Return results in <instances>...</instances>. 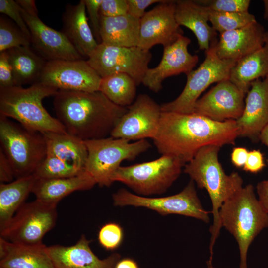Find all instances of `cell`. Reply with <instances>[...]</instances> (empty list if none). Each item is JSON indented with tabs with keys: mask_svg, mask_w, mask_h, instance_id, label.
I'll return each mask as SVG.
<instances>
[{
	"mask_svg": "<svg viewBox=\"0 0 268 268\" xmlns=\"http://www.w3.org/2000/svg\"><path fill=\"white\" fill-rule=\"evenodd\" d=\"M238 136L235 120L218 122L193 113L161 112L152 139L160 153L175 157L185 165L202 147L234 144Z\"/></svg>",
	"mask_w": 268,
	"mask_h": 268,
	"instance_id": "obj_1",
	"label": "cell"
},
{
	"mask_svg": "<svg viewBox=\"0 0 268 268\" xmlns=\"http://www.w3.org/2000/svg\"><path fill=\"white\" fill-rule=\"evenodd\" d=\"M57 119L67 133L82 140L107 137L128 108L98 91L58 90L53 96Z\"/></svg>",
	"mask_w": 268,
	"mask_h": 268,
	"instance_id": "obj_2",
	"label": "cell"
},
{
	"mask_svg": "<svg viewBox=\"0 0 268 268\" xmlns=\"http://www.w3.org/2000/svg\"><path fill=\"white\" fill-rule=\"evenodd\" d=\"M220 148L215 145L202 147L185 164L184 170L199 188L207 191L211 200L213 221L209 229L210 260H212L213 249L221 228L219 210L226 200L242 187L243 184L238 173L234 172L230 175L225 173L218 159Z\"/></svg>",
	"mask_w": 268,
	"mask_h": 268,
	"instance_id": "obj_3",
	"label": "cell"
},
{
	"mask_svg": "<svg viewBox=\"0 0 268 268\" xmlns=\"http://www.w3.org/2000/svg\"><path fill=\"white\" fill-rule=\"evenodd\" d=\"M220 225L236 239L240 252L239 268H247L249 248L255 238L268 227V213L260 204L252 184L242 187L223 203Z\"/></svg>",
	"mask_w": 268,
	"mask_h": 268,
	"instance_id": "obj_4",
	"label": "cell"
},
{
	"mask_svg": "<svg viewBox=\"0 0 268 268\" xmlns=\"http://www.w3.org/2000/svg\"><path fill=\"white\" fill-rule=\"evenodd\" d=\"M58 90L38 82L28 88L0 87V115L11 118L26 129L41 133H67L63 125L43 107V100Z\"/></svg>",
	"mask_w": 268,
	"mask_h": 268,
	"instance_id": "obj_5",
	"label": "cell"
},
{
	"mask_svg": "<svg viewBox=\"0 0 268 268\" xmlns=\"http://www.w3.org/2000/svg\"><path fill=\"white\" fill-rule=\"evenodd\" d=\"M0 143L16 179L33 175L47 154L42 133L28 130L1 115Z\"/></svg>",
	"mask_w": 268,
	"mask_h": 268,
	"instance_id": "obj_6",
	"label": "cell"
},
{
	"mask_svg": "<svg viewBox=\"0 0 268 268\" xmlns=\"http://www.w3.org/2000/svg\"><path fill=\"white\" fill-rule=\"evenodd\" d=\"M88 156L85 170L100 186H110L124 160H132L151 146L145 139L129 140L110 137L84 141Z\"/></svg>",
	"mask_w": 268,
	"mask_h": 268,
	"instance_id": "obj_7",
	"label": "cell"
},
{
	"mask_svg": "<svg viewBox=\"0 0 268 268\" xmlns=\"http://www.w3.org/2000/svg\"><path fill=\"white\" fill-rule=\"evenodd\" d=\"M185 165L175 157L162 155L151 161L120 166L112 181L124 183L140 196L160 194L178 178Z\"/></svg>",
	"mask_w": 268,
	"mask_h": 268,
	"instance_id": "obj_8",
	"label": "cell"
},
{
	"mask_svg": "<svg viewBox=\"0 0 268 268\" xmlns=\"http://www.w3.org/2000/svg\"><path fill=\"white\" fill-rule=\"evenodd\" d=\"M115 206L145 207L162 215L178 214L191 217L208 223L209 212L206 211L197 195L195 182L190 180L179 193L167 197L150 198L133 194L122 188L113 194Z\"/></svg>",
	"mask_w": 268,
	"mask_h": 268,
	"instance_id": "obj_9",
	"label": "cell"
},
{
	"mask_svg": "<svg viewBox=\"0 0 268 268\" xmlns=\"http://www.w3.org/2000/svg\"><path fill=\"white\" fill-rule=\"evenodd\" d=\"M215 46L205 51V59L200 66L186 75V83L179 96L160 106L161 112L192 114L200 96L210 85L229 79L236 62L220 59Z\"/></svg>",
	"mask_w": 268,
	"mask_h": 268,
	"instance_id": "obj_10",
	"label": "cell"
},
{
	"mask_svg": "<svg viewBox=\"0 0 268 268\" xmlns=\"http://www.w3.org/2000/svg\"><path fill=\"white\" fill-rule=\"evenodd\" d=\"M56 207L37 199L23 203L8 224L0 230V237L17 244L43 243L44 235L56 224Z\"/></svg>",
	"mask_w": 268,
	"mask_h": 268,
	"instance_id": "obj_11",
	"label": "cell"
},
{
	"mask_svg": "<svg viewBox=\"0 0 268 268\" xmlns=\"http://www.w3.org/2000/svg\"><path fill=\"white\" fill-rule=\"evenodd\" d=\"M151 58L149 50L138 46L118 47L101 43L87 61L101 78L125 73L132 77L138 86L142 83Z\"/></svg>",
	"mask_w": 268,
	"mask_h": 268,
	"instance_id": "obj_12",
	"label": "cell"
},
{
	"mask_svg": "<svg viewBox=\"0 0 268 268\" xmlns=\"http://www.w3.org/2000/svg\"><path fill=\"white\" fill-rule=\"evenodd\" d=\"M102 78L83 59L47 61L39 82L57 90L95 92Z\"/></svg>",
	"mask_w": 268,
	"mask_h": 268,
	"instance_id": "obj_13",
	"label": "cell"
},
{
	"mask_svg": "<svg viewBox=\"0 0 268 268\" xmlns=\"http://www.w3.org/2000/svg\"><path fill=\"white\" fill-rule=\"evenodd\" d=\"M113 129L110 136L128 140L153 139L157 132L161 107L150 96L139 94L127 107Z\"/></svg>",
	"mask_w": 268,
	"mask_h": 268,
	"instance_id": "obj_14",
	"label": "cell"
},
{
	"mask_svg": "<svg viewBox=\"0 0 268 268\" xmlns=\"http://www.w3.org/2000/svg\"><path fill=\"white\" fill-rule=\"evenodd\" d=\"M176 1L164 0L145 12L140 19L138 47L147 50L157 44L165 47L183 35L175 18Z\"/></svg>",
	"mask_w": 268,
	"mask_h": 268,
	"instance_id": "obj_15",
	"label": "cell"
},
{
	"mask_svg": "<svg viewBox=\"0 0 268 268\" xmlns=\"http://www.w3.org/2000/svg\"><path fill=\"white\" fill-rule=\"evenodd\" d=\"M245 95L229 79L217 83L196 101L192 113L218 122L242 116Z\"/></svg>",
	"mask_w": 268,
	"mask_h": 268,
	"instance_id": "obj_16",
	"label": "cell"
},
{
	"mask_svg": "<svg viewBox=\"0 0 268 268\" xmlns=\"http://www.w3.org/2000/svg\"><path fill=\"white\" fill-rule=\"evenodd\" d=\"M190 43V38L181 35L173 43L164 47L160 62L156 67L148 69L142 83L156 93L162 89L165 79L182 73L187 75L192 71L199 57L189 52Z\"/></svg>",
	"mask_w": 268,
	"mask_h": 268,
	"instance_id": "obj_17",
	"label": "cell"
},
{
	"mask_svg": "<svg viewBox=\"0 0 268 268\" xmlns=\"http://www.w3.org/2000/svg\"><path fill=\"white\" fill-rule=\"evenodd\" d=\"M21 11L30 33L31 46L45 60L83 59L61 31L49 27L38 16L30 15L21 7Z\"/></svg>",
	"mask_w": 268,
	"mask_h": 268,
	"instance_id": "obj_18",
	"label": "cell"
},
{
	"mask_svg": "<svg viewBox=\"0 0 268 268\" xmlns=\"http://www.w3.org/2000/svg\"><path fill=\"white\" fill-rule=\"evenodd\" d=\"M236 122L238 136L259 140L260 133L268 125V76L251 83L243 114Z\"/></svg>",
	"mask_w": 268,
	"mask_h": 268,
	"instance_id": "obj_19",
	"label": "cell"
},
{
	"mask_svg": "<svg viewBox=\"0 0 268 268\" xmlns=\"http://www.w3.org/2000/svg\"><path fill=\"white\" fill-rule=\"evenodd\" d=\"M90 243L82 235L73 245L50 246L47 247V251L56 268H115L121 255L115 253L100 259L92 251Z\"/></svg>",
	"mask_w": 268,
	"mask_h": 268,
	"instance_id": "obj_20",
	"label": "cell"
},
{
	"mask_svg": "<svg viewBox=\"0 0 268 268\" xmlns=\"http://www.w3.org/2000/svg\"><path fill=\"white\" fill-rule=\"evenodd\" d=\"M265 31L257 21L236 30L219 33L215 48L221 60L237 62L262 48Z\"/></svg>",
	"mask_w": 268,
	"mask_h": 268,
	"instance_id": "obj_21",
	"label": "cell"
},
{
	"mask_svg": "<svg viewBox=\"0 0 268 268\" xmlns=\"http://www.w3.org/2000/svg\"><path fill=\"white\" fill-rule=\"evenodd\" d=\"M84 0L76 5L67 4L63 13L61 31L77 52L83 58H89L99 43L90 27Z\"/></svg>",
	"mask_w": 268,
	"mask_h": 268,
	"instance_id": "obj_22",
	"label": "cell"
},
{
	"mask_svg": "<svg viewBox=\"0 0 268 268\" xmlns=\"http://www.w3.org/2000/svg\"><path fill=\"white\" fill-rule=\"evenodd\" d=\"M210 10L196 0L176 1L175 18L179 25L185 26L195 35L201 50H208L216 45L217 32L208 24Z\"/></svg>",
	"mask_w": 268,
	"mask_h": 268,
	"instance_id": "obj_23",
	"label": "cell"
},
{
	"mask_svg": "<svg viewBox=\"0 0 268 268\" xmlns=\"http://www.w3.org/2000/svg\"><path fill=\"white\" fill-rule=\"evenodd\" d=\"M43 243H14L0 237V268H56Z\"/></svg>",
	"mask_w": 268,
	"mask_h": 268,
	"instance_id": "obj_24",
	"label": "cell"
},
{
	"mask_svg": "<svg viewBox=\"0 0 268 268\" xmlns=\"http://www.w3.org/2000/svg\"><path fill=\"white\" fill-rule=\"evenodd\" d=\"M96 183L85 171L77 175L59 179H36L32 193L36 199L44 203L57 205L64 197L77 191L92 188Z\"/></svg>",
	"mask_w": 268,
	"mask_h": 268,
	"instance_id": "obj_25",
	"label": "cell"
},
{
	"mask_svg": "<svg viewBox=\"0 0 268 268\" xmlns=\"http://www.w3.org/2000/svg\"><path fill=\"white\" fill-rule=\"evenodd\" d=\"M140 19L130 14L114 17L101 16V43L118 47L137 46Z\"/></svg>",
	"mask_w": 268,
	"mask_h": 268,
	"instance_id": "obj_26",
	"label": "cell"
},
{
	"mask_svg": "<svg viewBox=\"0 0 268 268\" xmlns=\"http://www.w3.org/2000/svg\"><path fill=\"white\" fill-rule=\"evenodd\" d=\"M6 51L16 86L39 82L46 60L31 46H20Z\"/></svg>",
	"mask_w": 268,
	"mask_h": 268,
	"instance_id": "obj_27",
	"label": "cell"
},
{
	"mask_svg": "<svg viewBox=\"0 0 268 268\" xmlns=\"http://www.w3.org/2000/svg\"><path fill=\"white\" fill-rule=\"evenodd\" d=\"M268 76V48L264 46L236 63L231 69L229 80L246 96L251 84Z\"/></svg>",
	"mask_w": 268,
	"mask_h": 268,
	"instance_id": "obj_28",
	"label": "cell"
},
{
	"mask_svg": "<svg viewBox=\"0 0 268 268\" xmlns=\"http://www.w3.org/2000/svg\"><path fill=\"white\" fill-rule=\"evenodd\" d=\"M43 134L47 154L85 170L88 151L84 140L67 133L47 132Z\"/></svg>",
	"mask_w": 268,
	"mask_h": 268,
	"instance_id": "obj_29",
	"label": "cell"
},
{
	"mask_svg": "<svg viewBox=\"0 0 268 268\" xmlns=\"http://www.w3.org/2000/svg\"><path fill=\"white\" fill-rule=\"evenodd\" d=\"M36 178L33 175L0 184V230L11 220L32 192Z\"/></svg>",
	"mask_w": 268,
	"mask_h": 268,
	"instance_id": "obj_30",
	"label": "cell"
},
{
	"mask_svg": "<svg viewBox=\"0 0 268 268\" xmlns=\"http://www.w3.org/2000/svg\"><path fill=\"white\" fill-rule=\"evenodd\" d=\"M137 86L129 75L118 73L102 78L99 91L113 103L126 107L134 102Z\"/></svg>",
	"mask_w": 268,
	"mask_h": 268,
	"instance_id": "obj_31",
	"label": "cell"
},
{
	"mask_svg": "<svg viewBox=\"0 0 268 268\" xmlns=\"http://www.w3.org/2000/svg\"><path fill=\"white\" fill-rule=\"evenodd\" d=\"M85 171L55 156L47 154L33 175L36 179H59L73 177Z\"/></svg>",
	"mask_w": 268,
	"mask_h": 268,
	"instance_id": "obj_32",
	"label": "cell"
},
{
	"mask_svg": "<svg viewBox=\"0 0 268 268\" xmlns=\"http://www.w3.org/2000/svg\"><path fill=\"white\" fill-rule=\"evenodd\" d=\"M209 21L213 29L219 33L239 29L257 22L255 16L248 11L224 12L211 10Z\"/></svg>",
	"mask_w": 268,
	"mask_h": 268,
	"instance_id": "obj_33",
	"label": "cell"
},
{
	"mask_svg": "<svg viewBox=\"0 0 268 268\" xmlns=\"http://www.w3.org/2000/svg\"><path fill=\"white\" fill-rule=\"evenodd\" d=\"M31 46L30 41L7 16H0V53L20 46Z\"/></svg>",
	"mask_w": 268,
	"mask_h": 268,
	"instance_id": "obj_34",
	"label": "cell"
},
{
	"mask_svg": "<svg viewBox=\"0 0 268 268\" xmlns=\"http://www.w3.org/2000/svg\"><path fill=\"white\" fill-rule=\"evenodd\" d=\"M121 226L115 222L103 225L99 232L98 240L100 245L107 250H114L121 244L123 239Z\"/></svg>",
	"mask_w": 268,
	"mask_h": 268,
	"instance_id": "obj_35",
	"label": "cell"
},
{
	"mask_svg": "<svg viewBox=\"0 0 268 268\" xmlns=\"http://www.w3.org/2000/svg\"><path fill=\"white\" fill-rule=\"evenodd\" d=\"M211 11L224 12H248L250 0H196Z\"/></svg>",
	"mask_w": 268,
	"mask_h": 268,
	"instance_id": "obj_36",
	"label": "cell"
},
{
	"mask_svg": "<svg viewBox=\"0 0 268 268\" xmlns=\"http://www.w3.org/2000/svg\"><path fill=\"white\" fill-rule=\"evenodd\" d=\"M0 12L9 17L30 41V33L22 15L21 7L15 0H0Z\"/></svg>",
	"mask_w": 268,
	"mask_h": 268,
	"instance_id": "obj_37",
	"label": "cell"
},
{
	"mask_svg": "<svg viewBox=\"0 0 268 268\" xmlns=\"http://www.w3.org/2000/svg\"><path fill=\"white\" fill-rule=\"evenodd\" d=\"M86 10L89 16L91 29L98 43H101L100 37V8L102 0H84Z\"/></svg>",
	"mask_w": 268,
	"mask_h": 268,
	"instance_id": "obj_38",
	"label": "cell"
},
{
	"mask_svg": "<svg viewBox=\"0 0 268 268\" xmlns=\"http://www.w3.org/2000/svg\"><path fill=\"white\" fill-rule=\"evenodd\" d=\"M127 0H102L100 8L101 16L114 17L127 14Z\"/></svg>",
	"mask_w": 268,
	"mask_h": 268,
	"instance_id": "obj_39",
	"label": "cell"
},
{
	"mask_svg": "<svg viewBox=\"0 0 268 268\" xmlns=\"http://www.w3.org/2000/svg\"><path fill=\"white\" fill-rule=\"evenodd\" d=\"M16 86L12 67L6 51L0 53V87Z\"/></svg>",
	"mask_w": 268,
	"mask_h": 268,
	"instance_id": "obj_40",
	"label": "cell"
},
{
	"mask_svg": "<svg viewBox=\"0 0 268 268\" xmlns=\"http://www.w3.org/2000/svg\"><path fill=\"white\" fill-rule=\"evenodd\" d=\"M265 165L263 153L259 150L254 149L249 151L243 169L247 172L257 173L261 171Z\"/></svg>",
	"mask_w": 268,
	"mask_h": 268,
	"instance_id": "obj_41",
	"label": "cell"
},
{
	"mask_svg": "<svg viewBox=\"0 0 268 268\" xmlns=\"http://www.w3.org/2000/svg\"><path fill=\"white\" fill-rule=\"evenodd\" d=\"M164 0H127L128 12L132 16L140 19L145 13V9L154 3Z\"/></svg>",
	"mask_w": 268,
	"mask_h": 268,
	"instance_id": "obj_42",
	"label": "cell"
},
{
	"mask_svg": "<svg viewBox=\"0 0 268 268\" xmlns=\"http://www.w3.org/2000/svg\"><path fill=\"white\" fill-rule=\"evenodd\" d=\"M14 178L12 167L4 154L0 148V183H7L12 181Z\"/></svg>",
	"mask_w": 268,
	"mask_h": 268,
	"instance_id": "obj_43",
	"label": "cell"
},
{
	"mask_svg": "<svg viewBox=\"0 0 268 268\" xmlns=\"http://www.w3.org/2000/svg\"><path fill=\"white\" fill-rule=\"evenodd\" d=\"M248 153V150L245 147H234L231 154L232 164L238 168L243 167L246 162Z\"/></svg>",
	"mask_w": 268,
	"mask_h": 268,
	"instance_id": "obj_44",
	"label": "cell"
},
{
	"mask_svg": "<svg viewBox=\"0 0 268 268\" xmlns=\"http://www.w3.org/2000/svg\"><path fill=\"white\" fill-rule=\"evenodd\" d=\"M256 192L260 204L268 213V180L258 182L256 186Z\"/></svg>",
	"mask_w": 268,
	"mask_h": 268,
	"instance_id": "obj_45",
	"label": "cell"
},
{
	"mask_svg": "<svg viewBox=\"0 0 268 268\" xmlns=\"http://www.w3.org/2000/svg\"><path fill=\"white\" fill-rule=\"evenodd\" d=\"M15 1L28 14L34 16H38V9L36 6L35 0H16Z\"/></svg>",
	"mask_w": 268,
	"mask_h": 268,
	"instance_id": "obj_46",
	"label": "cell"
},
{
	"mask_svg": "<svg viewBox=\"0 0 268 268\" xmlns=\"http://www.w3.org/2000/svg\"><path fill=\"white\" fill-rule=\"evenodd\" d=\"M115 268H139L137 262L130 258L121 259Z\"/></svg>",
	"mask_w": 268,
	"mask_h": 268,
	"instance_id": "obj_47",
	"label": "cell"
},
{
	"mask_svg": "<svg viewBox=\"0 0 268 268\" xmlns=\"http://www.w3.org/2000/svg\"><path fill=\"white\" fill-rule=\"evenodd\" d=\"M259 140L268 147V125L262 130L259 137ZM268 164V158L266 160Z\"/></svg>",
	"mask_w": 268,
	"mask_h": 268,
	"instance_id": "obj_48",
	"label": "cell"
},
{
	"mask_svg": "<svg viewBox=\"0 0 268 268\" xmlns=\"http://www.w3.org/2000/svg\"><path fill=\"white\" fill-rule=\"evenodd\" d=\"M264 7V18L268 20V0H263Z\"/></svg>",
	"mask_w": 268,
	"mask_h": 268,
	"instance_id": "obj_49",
	"label": "cell"
},
{
	"mask_svg": "<svg viewBox=\"0 0 268 268\" xmlns=\"http://www.w3.org/2000/svg\"><path fill=\"white\" fill-rule=\"evenodd\" d=\"M265 45L268 48V31L265 32L264 36Z\"/></svg>",
	"mask_w": 268,
	"mask_h": 268,
	"instance_id": "obj_50",
	"label": "cell"
},
{
	"mask_svg": "<svg viewBox=\"0 0 268 268\" xmlns=\"http://www.w3.org/2000/svg\"><path fill=\"white\" fill-rule=\"evenodd\" d=\"M208 265V266H207V268H216L215 267H214L212 264H207Z\"/></svg>",
	"mask_w": 268,
	"mask_h": 268,
	"instance_id": "obj_51",
	"label": "cell"
}]
</instances>
